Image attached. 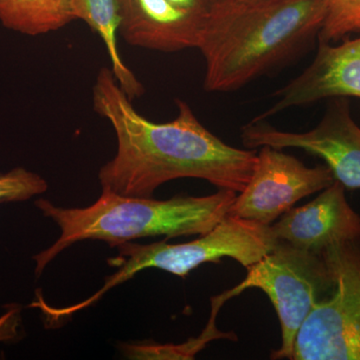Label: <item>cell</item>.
<instances>
[{
    "label": "cell",
    "instance_id": "52a82bcc",
    "mask_svg": "<svg viewBox=\"0 0 360 360\" xmlns=\"http://www.w3.org/2000/svg\"><path fill=\"white\" fill-rule=\"evenodd\" d=\"M241 139L248 149L264 146L302 149L321 158L345 189H360V127L347 97L329 99L321 122L309 131H283L255 120L243 127Z\"/></svg>",
    "mask_w": 360,
    "mask_h": 360
},
{
    "label": "cell",
    "instance_id": "4fadbf2b",
    "mask_svg": "<svg viewBox=\"0 0 360 360\" xmlns=\"http://www.w3.org/2000/svg\"><path fill=\"white\" fill-rule=\"evenodd\" d=\"M73 20L71 0H0V23L21 34L58 32Z\"/></svg>",
    "mask_w": 360,
    "mask_h": 360
},
{
    "label": "cell",
    "instance_id": "8992f818",
    "mask_svg": "<svg viewBox=\"0 0 360 360\" xmlns=\"http://www.w3.org/2000/svg\"><path fill=\"white\" fill-rule=\"evenodd\" d=\"M323 253L335 288L303 321L292 360H360V238Z\"/></svg>",
    "mask_w": 360,
    "mask_h": 360
},
{
    "label": "cell",
    "instance_id": "5b68a950",
    "mask_svg": "<svg viewBox=\"0 0 360 360\" xmlns=\"http://www.w3.org/2000/svg\"><path fill=\"white\" fill-rule=\"evenodd\" d=\"M333 270L323 252L298 250L278 241L276 248L248 269L245 281L225 291L229 300L248 288L269 296L281 322V345L272 359H292L296 335L315 304L333 292Z\"/></svg>",
    "mask_w": 360,
    "mask_h": 360
},
{
    "label": "cell",
    "instance_id": "7c38bea8",
    "mask_svg": "<svg viewBox=\"0 0 360 360\" xmlns=\"http://www.w3.org/2000/svg\"><path fill=\"white\" fill-rule=\"evenodd\" d=\"M75 20L84 21L96 32L104 45L110 59V70L120 89L130 101L143 96V85L134 71L125 65L117 45V34L122 25L118 0H71Z\"/></svg>",
    "mask_w": 360,
    "mask_h": 360
},
{
    "label": "cell",
    "instance_id": "2e32d148",
    "mask_svg": "<svg viewBox=\"0 0 360 360\" xmlns=\"http://www.w3.org/2000/svg\"><path fill=\"white\" fill-rule=\"evenodd\" d=\"M49 188L46 180L23 167H16L0 174V203L30 200L44 193Z\"/></svg>",
    "mask_w": 360,
    "mask_h": 360
},
{
    "label": "cell",
    "instance_id": "3957f363",
    "mask_svg": "<svg viewBox=\"0 0 360 360\" xmlns=\"http://www.w3.org/2000/svg\"><path fill=\"white\" fill-rule=\"evenodd\" d=\"M236 196L219 189L212 195L156 200L103 191L94 205L84 208L59 207L41 198L35 205L61 233L51 248L33 257L35 274L39 276L59 253L78 241L103 240L115 248L143 238L202 236L229 214Z\"/></svg>",
    "mask_w": 360,
    "mask_h": 360
},
{
    "label": "cell",
    "instance_id": "7a4b0ae2",
    "mask_svg": "<svg viewBox=\"0 0 360 360\" xmlns=\"http://www.w3.org/2000/svg\"><path fill=\"white\" fill-rule=\"evenodd\" d=\"M324 0L220 4L203 21L196 49L206 91L229 92L264 75L319 37Z\"/></svg>",
    "mask_w": 360,
    "mask_h": 360
},
{
    "label": "cell",
    "instance_id": "d6986e66",
    "mask_svg": "<svg viewBox=\"0 0 360 360\" xmlns=\"http://www.w3.org/2000/svg\"><path fill=\"white\" fill-rule=\"evenodd\" d=\"M231 4H255V2L264 1V0H224Z\"/></svg>",
    "mask_w": 360,
    "mask_h": 360
},
{
    "label": "cell",
    "instance_id": "e0dca14e",
    "mask_svg": "<svg viewBox=\"0 0 360 360\" xmlns=\"http://www.w3.org/2000/svg\"><path fill=\"white\" fill-rule=\"evenodd\" d=\"M21 309L11 307L0 316V342L15 340L20 335Z\"/></svg>",
    "mask_w": 360,
    "mask_h": 360
},
{
    "label": "cell",
    "instance_id": "9c48e42d",
    "mask_svg": "<svg viewBox=\"0 0 360 360\" xmlns=\"http://www.w3.org/2000/svg\"><path fill=\"white\" fill-rule=\"evenodd\" d=\"M274 96L276 98L274 105L255 120L322 99H360V37L345 39L338 45L319 41L312 63L290 84L277 90Z\"/></svg>",
    "mask_w": 360,
    "mask_h": 360
},
{
    "label": "cell",
    "instance_id": "ba28073f",
    "mask_svg": "<svg viewBox=\"0 0 360 360\" xmlns=\"http://www.w3.org/2000/svg\"><path fill=\"white\" fill-rule=\"evenodd\" d=\"M259 148L250 181L231 206L233 217L271 225L297 201L335 181L328 165L307 167L283 149Z\"/></svg>",
    "mask_w": 360,
    "mask_h": 360
},
{
    "label": "cell",
    "instance_id": "30bf717a",
    "mask_svg": "<svg viewBox=\"0 0 360 360\" xmlns=\"http://www.w3.org/2000/svg\"><path fill=\"white\" fill-rule=\"evenodd\" d=\"M278 219L270 225L274 238L309 252L321 253L330 245L360 238V215L336 180L314 200L290 208Z\"/></svg>",
    "mask_w": 360,
    "mask_h": 360
},
{
    "label": "cell",
    "instance_id": "5bb4252c",
    "mask_svg": "<svg viewBox=\"0 0 360 360\" xmlns=\"http://www.w3.org/2000/svg\"><path fill=\"white\" fill-rule=\"evenodd\" d=\"M227 302L224 295L212 300V316L200 338H193L182 345H155V343H120V349L130 359H193L194 355L210 342L217 338L236 340L233 333H224L215 328V319L220 307Z\"/></svg>",
    "mask_w": 360,
    "mask_h": 360
},
{
    "label": "cell",
    "instance_id": "277c9868",
    "mask_svg": "<svg viewBox=\"0 0 360 360\" xmlns=\"http://www.w3.org/2000/svg\"><path fill=\"white\" fill-rule=\"evenodd\" d=\"M278 240L272 234L270 225L258 224L229 214L214 229L189 243L170 245L167 241L139 245L127 243L116 246L117 257L108 264L118 269L104 279L103 288L94 295L70 307L56 309L46 302L39 307L51 323L68 319L80 310L89 309L106 292L129 281L142 270L158 269L174 276L186 277L200 265L219 262L224 257L232 258L246 269L257 264L276 248Z\"/></svg>",
    "mask_w": 360,
    "mask_h": 360
},
{
    "label": "cell",
    "instance_id": "9a60e30c",
    "mask_svg": "<svg viewBox=\"0 0 360 360\" xmlns=\"http://www.w3.org/2000/svg\"><path fill=\"white\" fill-rule=\"evenodd\" d=\"M326 15L319 41H340L360 32V0H324Z\"/></svg>",
    "mask_w": 360,
    "mask_h": 360
},
{
    "label": "cell",
    "instance_id": "ac0fdd59",
    "mask_svg": "<svg viewBox=\"0 0 360 360\" xmlns=\"http://www.w3.org/2000/svg\"><path fill=\"white\" fill-rule=\"evenodd\" d=\"M182 11L205 18L224 0H169Z\"/></svg>",
    "mask_w": 360,
    "mask_h": 360
},
{
    "label": "cell",
    "instance_id": "8fae6325",
    "mask_svg": "<svg viewBox=\"0 0 360 360\" xmlns=\"http://www.w3.org/2000/svg\"><path fill=\"white\" fill-rule=\"evenodd\" d=\"M120 33L127 44L161 52L196 49L205 18L169 0H118Z\"/></svg>",
    "mask_w": 360,
    "mask_h": 360
},
{
    "label": "cell",
    "instance_id": "6da1fadb",
    "mask_svg": "<svg viewBox=\"0 0 360 360\" xmlns=\"http://www.w3.org/2000/svg\"><path fill=\"white\" fill-rule=\"evenodd\" d=\"M177 115L158 123L137 112L110 68L97 73L92 103L115 130V158L99 170L103 191L132 198H153L165 182L206 180L239 193L250 181L257 153L225 143L198 120L191 106L176 99Z\"/></svg>",
    "mask_w": 360,
    "mask_h": 360
}]
</instances>
